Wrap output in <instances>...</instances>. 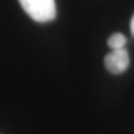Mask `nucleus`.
Returning <instances> with one entry per match:
<instances>
[{
    "label": "nucleus",
    "instance_id": "nucleus-3",
    "mask_svg": "<svg viewBox=\"0 0 134 134\" xmlns=\"http://www.w3.org/2000/svg\"><path fill=\"white\" fill-rule=\"evenodd\" d=\"M127 43V37L123 34L115 32L113 35H110L108 38V46L112 50H117V48H123Z\"/></svg>",
    "mask_w": 134,
    "mask_h": 134
},
{
    "label": "nucleus",
    "instance_id": "nucleus-1",
    "mask_svg": "<svg viewBox=\"0 0 134 134\" xmlns=\"http://www.w3.org/2000/svg\"><path fill=\"white\" fill-rule=\"evenodd\" d=\"M21 8L36 23H48L56 18L55 0H19Z\"/></svg>",
    "mask_w": 134,
    "mask_h": 134
},
{
    "label": "nucleus",
    "instance_id": "nucleus-2",
    "mask_svg": "<svg viewBox=\"0 0 134 134\" xmlns=\"http://www.w3.org/2000/svg\"><path fill=\"white\" fill-rule=\"evenodd\" d=\"M104 66L113 75H118V73L124 72L129 67V55H128V51L124 47L112 50L104 57Z\"/></svg>",
    "mask_w": 134,
    "mask_h": 134
},
{
    "label": "nucleus",
    "instance_id": "nucleus-4",
    "mask_svg": "<svg viewBox=\"0 0 134 134\" xmlns=\"http://www.w3.org/2000/svg\"><path fill=\"white\" fill-rule=\"evenodd\" d=\"M130 32L134 36V15H133V18H132V20H130Z\"/></svg>",
    "mask_w": 134,
    "mask_h": 134
}]
</instances>
